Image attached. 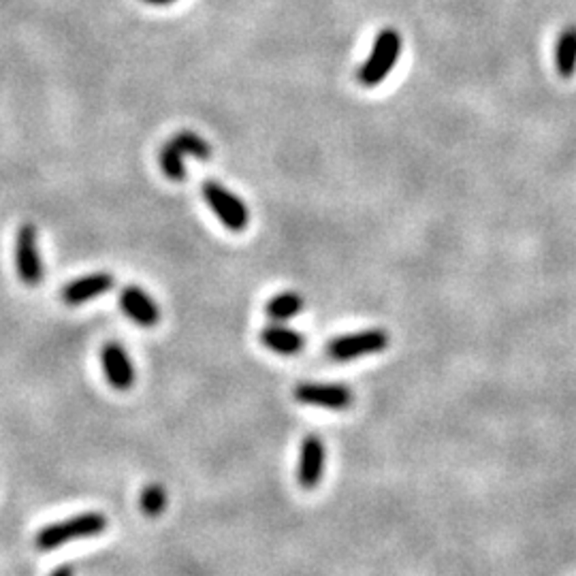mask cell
Here are the masks:
<instances>
[{
  "label": "cell",
  "mask_w": 576,
  "mask_h": 576,
  "mask_svg": "<svg viewBox=\"0 0 576 576\" xmlns=\"http://www.w3.org/2000/svg\"><path fill=\"white\" fill-rule=\"evenodd\" d=\"M107 525H109V521L103 512H82V515L68 516L60 523H52V525H45L36 532L35 547L39 551H53V548H60L73 540L99 536L107 530Z\"/></svg>",
  "instance_id": "obj_1"
},
{
  "label": "cell",
  "mask_w": 576,
  "mask_h": 576,
  "mask_svg": "<svg viewBox=\"0 0 576 576\" xmlns=\"http://www.w3.org/2000/svg\"><path fill=\"white\" fill-rule=\"evenodd\" d=\"M402 35L395 28H384L373 39L372 52L367 56V60L361 64L356 79L365 88H376L384 79L388 77V73L393 71V67L397 64L399 56H402Z\"/></svg>",
  "instance_id": "obj_2"
},
{
  "label": "cell",
  "mask_w": 576,
  "mask_h": 576,
  "mask_svg": "<svg viewBox=\"0 0 576 576\" xmlns=\"http://www.w3.org/2000/svg\"><path fill=\"white\" fill-rule=\"evenodd\" d=\"M184 156H192L196 160L212 158V146L195 131H180L164 143L158 154V163L163 173L171 181H184L186 167Z\"/></svg>",
  "instance_id": "obj_3"
},
{
  "label": "cell",
  "mask_w": 576,
  "mask_h": 576,
  "mask_svg": "<svg viewBox=\"0 0 576 576\" xmlns=\"http://www.w3.org/2000/svg\"><path fill=\"white\" fill-rule=\"evenodd\" d=\"M203 199L207 205L212 207V212L216 213V218L220 220L228 231L242 233L248 228L250 224V210L245 205V201L239 199L233 190H228L227 186H222L220 181L207 180L201 186Z\"/></svg>",
  "instance_id": "obj_4"
},
{
  "label": "cell",
  "mask_w": 576,
  "mask_h": 576,
  "mask_svg": "<svg viewBox=\"0 0 576 576\" xmlns=\"http://www.w3.org/2000/svg\"><path fill=\"white\" fill-rule=\"evenodd\" d=\"M15 269H18L20 280L30 288L41 286L43 277H45L39 248V231L32 222L20 224L18 233H15Z\"/></svg>",
  "instance_id": "obj_5"
},
{
  "label": "cell",
  "mask_w": 576,
  "mask_h": 576,
  "mask_svg": "<svg viewBox=\"0 0 576 576\" xmlns=\"http://www.w3.org/2000/svg\"><path fill=\"white\" fill-rule=\"evenodd\" d=\"M388 341L391 338H388L387 329L356 331V333L331 340L327 344V355L333 361H355L359 356L378 355V352L387 350Z\"/></svg>",
  "instance_id": "obj_6"
},
{
  "label": "cell",
  "mask_w": 576,
  "mask_h": 576,
  "mask_svg": "<svg viewBox=\"0 0 576 576\" xmlns=\"http://www.w3.org/2000/svg\"><path fill=\"white\" fill-rule=\"evenodd\" d=\"M295 399L303 405L324 410H346L352 405V391L340 382H301L297 384Z\"/></svg>",
  "instance_id": "obj_7"
},
{
  "label": "cell",
  "mask_w": 576,
  "mask_h": 576,
  "mask_svg": "<svg viewBox=\"0 0 576 576\" xmlns=\"http://www.w3.org/2000/svg\"><path fill=\"white\" fill-rule=\"evenodd\" d=\"M100 365L107 382L116 388V391H128L135 384V365H132L131 356L120 341H107L100 348Z\"/></svg>",
  "instance_id": "obj_8"
},
{
  "label": "cell",
  "mask_w": 576,
  "mask_h": 576,
  "mask_svg": "<svg viewBox=\"0 0 576 576\" xmlns=\"http://www.w3.org/2000/svg\"><path fill=\"white\" fill-rule=\"evenodd\" d=\"M120 308L122 312L126 314L132 323L139 324V327H156L160 323V308L158 303L154 301L152 297L148 295L143 288L135 284H128L120 291Z\"/></svg>",
  "instance_id": "obj_9"
},
{
  "label": "cell",
  "mask_w": 576,
  "mask_h": 576,
  "mask_svg": "<svg viewBox=\"0 0 576 576\" xmlns=\"http://www.w3.org/2000/svg\"><path fill=\"white\" fill-rule=\"evenodd\" d=\"M324 442L316 434L306 436L301 442V452H299V468L297 480L306 491L318 487L320 478L324 472Z\"/></svg>",
  "instance_id": "obj_10"
},
{
  "label": "cell",
  "mask_w": 576,
  "mask_h": 576,
  "mask_svg": "<svg viewBox=\"0 0 576 576\" xmlns=\"http://www.w3.org/2000/svg\"><path fill=\"white\" fill-rule=\"evenodd\" d=\"M116 284V277L107 271H96V274H88L77 277V280L68 282L62 288L60 297L67 306H82V303L92 301V299L109 292Z\"/></svg>",
  "instance_id": "obj_11"
},
{
  "label": "cell",
  "mask_w": 576,
  "mask_h": 576,
  "mask_svg": "<svg viewBox=\"0 0 576 576\" xmlns=\"http://www.w3.org/2000/svg\"><path fill=\"white\" fill-rule=\"evenodd\" d=\"M259 338L263 341V346H267L271 352L284 356H295L303 350V346H306V338H303L299 331L284 327V324L280 323H274L269 324V327L260 329Z\"/></svg>",
  "instance_id": "obj_12"
},
{
  "label": "cell",
  "mask_w": 576,
  "mask_h": 576,
  "mask_svg": "<svg viewBox=\"0 0 576 576\" xmlns=\"http://www.w3.org/2000/svg\"><path fill=\"white\" fill-rule=\"evenodd\" d=\"M303 309V297L295 291L277 292L267 301L265 312L274 323H286V320L295 318Z\"/></svg>",
  "instance_id": "obj_13"
},
{
  "label": "cell",
  "mask_w": 576,
  "mask_h": 576,
  "mask_svg": "<svg viewBox=\"0 0 576 576\" xmlns=\"http://www.w3.org/2000/svg\"><path fill=\"white\" fill-rule=\"evenodd\" d=\"M555 64L562 77H572L576 71V26L565 28L555 47Z\"/></svg>",
  "instance_id": "obj_14"
},
{
  "label": "cell",
  "mask_w": 576,
  "mask_h": 576,
  "mask_svg": "<svg viewBox=\"0 0 576 576\" xmlns=\"http://www.w3.org/2000/svg\"><path fill=\"white\" fill-rule=\"evenodd\" d=\"M167 501H169L167 489L158 483L148 484V487L141 491V495H139V506H141L143 515L146 516L163 515L164 508H167Z\"/></svg>",
  "instance_id": "obj_15"
},
{
  "label": "cell",
  "mask_w": 576,
  "mask_h": 576,
  "mask_svg": "<svg viewBox=\"0 0 576 576\" xmlns=\"http://www.w3.org/2000/svg\"><path fill=\"white\" fill-rule=\"evenodd\" d=\"M50 576H75V570L71 568V565H58L56 570H53V572Z\"/></svg>",
  "instance_id": "obj_16"
},
{
  "label": "cell",
  "mask_w": 576,
  "mask_h": 576,
  "mask_svg": "<svg viewBox=\"0 0 576 576\" xmlns=\"http://www.w3.org/2000/svg\"><path fill=\"white\" fill-rule=\"evenodd\" d=\"M146 4H152V7H167V4L175 3V0H143Z\"/></svg>",
  "instance_id": "obj_17"
}]
</instances>
